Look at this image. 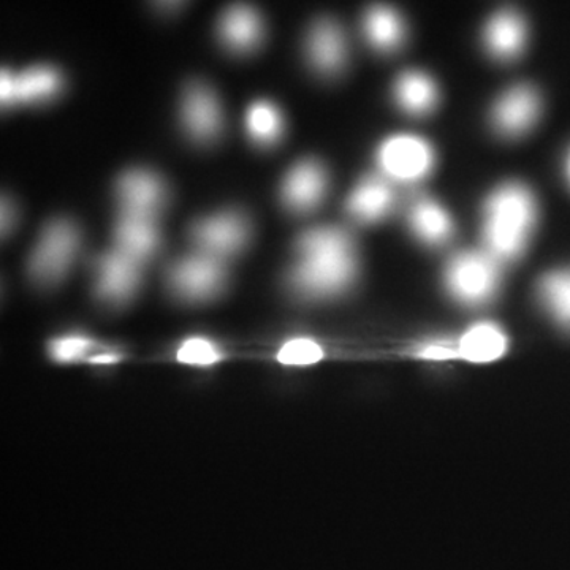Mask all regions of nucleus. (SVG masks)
Masks as SVG:
<instances>
[{
	"instance_id": "1",
	"label": "nucleus",
	"mask_w": 570,
	"mask_h": 570,
	"mask_svg": "<svg viewBox=\"0 0 570 570\" xmlns=\"http://www.w3.org/2000/svg\"><path fill=\"white\" fill-rule=\"evenodd\" d=\"M298 261L288 284L306 299H326L344 294L358 276V250L348 232L333 225L314 227L296 243Z\"/></svg>"
},
{
	"instance_id": "2",
	"label": "nucleus",
	"mask_w": 570,
	"mask_h": 570,
	"mask_svg": "<svg viewBox=\"0 0 570 570\" xmlns=\"http://www.w3.org/2000/svg\"><path fill=\"white\" fill-rule=\"evenodd\" d=\"M539 219V205L530 187L505 183L494 189L483 206V245L494 261L513 262L530 245Z\"/></svg>"
},
{
	"instance_id": "3",
	"label": "nucleus",
	"mask_w": 570,
	"mask_h": 570,
	"mask_svg": "<svg viewBox=\"0 0 570 570\" xmlns=\"http://www.w3.org/2000/svg\"><path fill=\"white\" fill-rule=\"evenodd\" d=\"M81 247V232L69 219L51 220L41 232L39 243L29 258L33 283L50 287L69 275Z\"/></svg>"
},
{
	"instance_id": "4",
	"label": "nucleus",
	"mask_w": 570,
	"mask_h": 570,
	"mask_svg": "<svg viewBox=\"0 0 570 570\" xmlns=\"http://www.w3.org/2000/svg\"><path fill=\"white\" fill-rule=\"evenodd\" d=\"M444 283L450 296L461 305H485L493 299L501 285L499 262L489 253L464 250L450 258Z\"/></svg>"
},
{
	"instance_id": "5",
	"label": "nucleus",
	"mask_w": 570,
	"mask_h": 570,
	"mask_svg": "<svg viewBox=\"0 0 570 570\" xmlns=\"http://www.w3.org/2000/svg\"><path fill=\"white\" fill-rule=\"evenodd\" d=\"M377 167L390 181L415 184L423 181L434 170L436 153L419 135L397 134L379 146Z\"/></svg>"
},
{
	"instance_id": "6",
	"label": "nucleus",
	"mask_w": 570,
	"mask_h": 570,
	"mask_svg": "<svg viewBox=\"0 0 570 570\" xmlns=\"http://www.w3.org/2000/svg\"><path fill=\"white\" fill-rule=\"evenodd\" d=\"M167 281L170 291L183 302L205 303L223 294L227 268L212 255H187L170 266Z\"/></svg>"
},
{
	"instance_id": "7",
	"label": "nucleus",
	"mask_w": 570,
	"mask_h": 570,
	"mask_svg": "<svg viewBox=\"0 0 570 570\" xmlns=\"http://www.w3.org/2000/svg\"><path fill=\"white\" fill-rule=\"evenodd\" d=\"M250 235L253 230L249 219L245 214L236 212L214 214L197 220L190 228V239L200 253L219 261L242 253Z\"/></svg>"
},
{
	"instance_id": "8",
	"label": "nucleus",
	"mask_w": 570,
	"mask_h": 570,
	"mask_svg": "<svg viewBox=\"0 0 570 570\" xmlns=\"http://www.w3.org/2000/svg\"><path fill=\"white\" fill-rule=\"evenodd\" d=\"M141 264L115 249L96 262V295L110 306H121L137 294L141 285Z\"/></svg>"
},
{
	"instance_id": "9",
	"label": "nucleus",
	"mask_w": 570,
	"mask_h": 570,
	"mask_svg": "<svg viewBox=\"0 0 570 570\" xmlns=\"http://www.w3.org/2000/svg\"><path fill=\"white\" fill-rule=\"evenodd\" d=\"M542 112L540 94L530 85H519L499 97L491 111L494 130L504 138H519L530 132Z\"/></svg>"
},
{
	"instance_id": "10",
	"label": "nucleus",
	"mask_w": 570,
	"mask_h": 570,
	"mask_svg": "<svg viewBox=\"0 0 570 570\" xmlns=\"http://www.w3.org/2000/svg\"><path fill=\"white\" fill-rule=\"evenodd\" d=\"M183 126L195 142L208 145L223 130L224 118L219 99L204 82H193L183 99Z\"/></svg>"
},
{
	"instance_id": "11",
	"label": "nucleus",
	"mask_w": 570,
	"mask_h": 570,
	"mask_svg": "<svg viewBox=\"0 0 570 570\" xmlns=\"http://www.w3.org/2000/svg\"><path fill=\"white\" fill-rule=\"evenodd\" d=\"M328 190V174L316 159L302 160L285 175L281 198L285 208L305 214L314 212L324 202Z\"/></svg>"
},
{
	"instance_id": "12",
	"label": "nucleus",
	"mask_w": 570,
	"mask_h": 570,
	"mask_svg": "<svg viewBox=\"0 0 570 570\" xmlns=\"http://www.w3.org/2000/svg\"><path fill=\"white\" fill-rule=\"evenodd\" d=\"M62 75L52 67H33L21 75L2 70L0 100L3 107L14 104H41L52 99L62 88Z\"/></svg>"
},
{
	"instance_id": "13",
	"label": "nucleus",
	"mask_w": 570,
	"mask_h": 570,
	"mask_svg": "<svg viewBox=\"0 0 570 570\" xmlns=\"http://www.w3.org/2000/svg\"><path fill=\"white\" fill-rule=\"evenodd\" d=\"M116 197L122 213L154 217L167 200V187L159 175L134 168L118 179Z\"/></svg>"
},
{
	"instance_id": "14",
	"label": "nucleus",
	"mask_w": 570,
	"mask_h": 570,
	"mask_svg": "<svg viewBox=\"0 0 570 570\" xmlns=\"http://www.w3.org/2000/svg\"><path fill=\"white\" fill-rule=\"evenodd\" d=\"M306 55L313 69L322 77H336L346 67V36L337 22L321 20L313 26L306 40Z\"/></svg>"
},
{
	"instance_id": "15",
	"label": "nucleus",
	"mask_w": 570,
	"mask_h": 570,
	"mask_svg": "<svg viewBox=\"0 0 570 570\" xmlns=\"http://www.w3.org/2000/svg\"><path fill=\"white\" fill-rule=\"evenodd\" d=\"M395 202V190L389 179L384 176H366L348 195L346 209L356 223L376 224L393 212Z\"/></svg>"
},
{
	"instance_id": "16",
	"label": "nucleus",
	"mask_w": 570,
	"mask_h": 570,
	"mask_svg": "<svg viewBox=\"0 0 570 570\" xmlns=\"http://www.w3.org/2000/svg\"><path fill=\"white\" fill-rule=\"evenodd\" d=\"M527 22L517 11H499L487 22L483 43L487 51L498 61H515L527 48Z\"/></svg>"
},
{
	"instance_id": "17",
	"label": "nucleus",
	"mask_w": 570,
	"mask_h": 570,
	"mask_svg": "<svg viewBox=\"0 0 570 570\" xmlns=\"http://www.w3.org/2000/svg\"><path fill=\"white\" fill-rule=\"evenodd\" d=\"M116 249L145 264L160 247V232L154 217L122 213L115 225Z\"/></svg>"
},
{
	"instance_id": "18",
	"label": "nucleus",
	"mask_w": 570,
	"mask_h": 570,
	"mask_svg": "<svg viewBox=\"0 0 570 570\" xmlns=\"http://www.w3.org/2000/svg\"><path fill=\"white\" fill-rule=\"evenodd\" d=\"M409 227L423 245L442 246L455 234V223L448 209L431 198H420L407 214Z\"/></svg>"
},
{
	"instance_id": "19",
	"label": "nucleus",
	"mask_w": 570,
	"mask_h": 570,
	"mask_svg": "<svg viewBox=\"0 0 570 570\" xmlns=\"http://www.w3.org/2000/svg\"><path fill=\"white\" fill-rule=\"evenodd\" d=\"M224 47L236 55H246L258 47L264 37V22L250 7L236 6L225 11L219 24Z\"/></svg>"
},
{
	"instance_id": "20",
	"label": "nucleus",
	"mask_w": 570,
	"mask_h": 570,
	"mask_svg": "<svg viewBox=\"0 0 570 570\" xmlns=\"http://www.w3.org/2000/svg\"><path fill=\"white\" fill-rule=\"evenodd\" d=\"M393 96L397 107L415 118L430 115L439 104L436 81L430 75L419 70L401 73L393 86Z\"/></svg>"
},
{
	"instance_id": "21",
	"label": "nucleus",
	"mask_w": 570,
	"mask_h": 570,
	"mask_svg": "<svg viewBox=\"0 0 570 570\" xmlns=\"http://www.w3.org/2000/svg\"><path fill=\"white\" fill-rule=\"evenodd\" d=\"M363 31L371 47L385 55L400 50L407 33L403 18L390 7H374L367 10L363 20Z\"/></svg>"
},
{
	"instance_id": "22",
	"label": "nucleus",
	"mask_w": 570,
	"mask_h": 570,
	"mask_svg": "<svg viewBox=\"0 0 570 570\" xmlns=\"http://www.w3.org/2000/svg\"><path fill=\"white\" fill-rule=\"evenodd\" d=\"M509 340L498 325L482 322L471 326L459 343V356L472 363H490L508 352Z\"/></svg>"
},
{
	"instance_id": "23",
	"label": "nucleus",
	"mask_w": 570,
	"mask_h": 570,
	"mask_svg": "<svg viewBox=\"0 0 570 570\" xmlns=\"http://www.w3.org/2000/svg\"><path fill=\"white\" fill-rule=\"evenodd\" d=\"M539 299L547 313L570 332V268L554 269L539 281Z\"/></svg>"
},
{
	"instance_id": "24",
	"label": "nucleus",
	"mask_w": 570,
	"mask_h": 570,
	"mask_svg": "<svg viewBox=\"0 0 570 570\" xmlns=\"http://www.w3.org/2000/svg\"><path fill=\"white\" fill-rule=\"evenodd\" d=\"M284 118L279 108L266 100H257L247 108L246 129L258 146H273L283 138Z\"/></svg>"
},
{
	"instance_id": "25",
	"label": "nucleus",
	"mask_w": 570,
	"mask_h": 570,
	"mask_svg": "<svg viewBox=\"0 0 570 570\" xmlns=\"http://www.w3.org/2000/svg\"><path fill=\"white\" fill-rule=\"evenodd\" d=\"M223 352L213 341L200 336L187 337L176 352L179 363L198 367L216 365L223 360Z\"/></svg>"
},
{
	"instance_id": "26",
	"label": "nucleus",
	"mask_w": 570,
	"mask_h": 570,
	"mask_svg": "<svg viewBox=\"0 0 570 570\" xmlns=\"http://www.w3.org/2000/svg\"><path fill=\"white\" fill-rule=\"evenodd\" d=\"M324 348L318 346L316 341L307 337H295L287 341L277 352V362L287 366L316 365L324 358Z\"/></svg>"
},
{
	"instance_id": "27",
	"label": "nucleus",
	"mask_w": 570,
	"mask_h": 570,
	"mask_svg": "<svg viewBox=\"0 0 570 570\" xmlns=\"http://www.w3.org/2000/svg\"><path fill=\"white\" fill-rule=\"evenodd\" d=\"M96 347V341L91 340V337L69 335L56 337L55 341H51L48 351H50L51 358L56 360V362L73 363L91 354Z\"/></svg>"
},
{
	"instance_id": "28",
	"label": "nucleus",
	"mask_w": 570,
	"mask_h": 570,
	"mask_svg": "<svg viewBox=\"0 0 570 570\" xmlns=\"http://www.w3.org/2000/svg\"><path fill=\"white\" fill-rule=\"evenodd\" d=\"M417 354L428 360H450L459 356V347L442 343L425 344L419 348Z\"/></svg>"
},
{
	"instance_id": "29",
	"label": "nucleus",
	"mask_w": 570,
	"mask_h": 570,
	"mask_svg": "<svg viewBox=\"0 0 570 570\" xmlns=\"http://www.w3.org/2000/svg\"><path fill=\"white\" fill-rule=\"evenodd\" d=\"M2 234L6 236L14 224V208L11 206L9 198H2Z\"/></svg>"
},
{
	"instance_id": "30",
	"label": "nucleus",
	"mask_w": 570,
	"mask_h": 570,
	"mask_svg": "<svg viewBox=\"0 0 570 570\" xmlns=\"http://www.w3.org/2000/svg\"><path fill=\"white\" fill-rule=\"evenodd\" d=\"M119 358L121 356L115 354V352H108V354L92 356L91 362L97 363V365H112V363H118Z\"/></svg>"
},
{
	"instance_id": "31",
	"label": "nucleus",
	"mask_w": 570,
	"mask_h": 570,
	"mask_svg": "<svg viewBox=\"0 0 570 570\" xmlns=\"http://www.w3.org/2000/svg\"><path fill=\"white\" fill-rule=\"evenodd\" d=\"M566 171H568V179H569V184H570V153H569V157H568V165H566Z\"/></svg>"
}]
</instances>
